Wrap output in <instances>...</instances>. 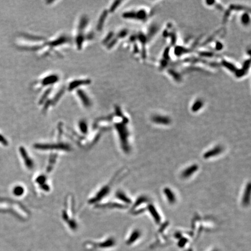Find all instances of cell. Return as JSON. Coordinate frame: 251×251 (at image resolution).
<instances>
[{
  "instance_id": "1",
  "label": "cell",
  "mask_w": 251,
  "mask_h": 251,
  "mask_svg": "<svg viewBox=\"0 0 251 251\" xmlns=\"http://www.w3.org/2000/svg\"><path fill=\"white\" fill-rule=\"evenodd\" d=\"M87 26L88 19L84 16L81 18L78 24L77 34L74 38V43L78 50H82L84 48L86 41H89L91 39L94 38V36L91 35L92 33H87L86 28Z\"/></svg>"
},
{
  "instance_id": "2",
  "label": "cell",
  "mask_w": 251,
  "mask_h": 251,
  "mask_svg": "<svg viewBox=\"0 0 251 251\" xmlns=\"http://www.w3.org/2000/svg\"><path fill=\"white\" fill-rule=\"evenodd\" d=\"M77 96L80 100V103L87 108H88L92 105V102L90 96L87 94V93L83 91L82 88H79L76 89Z\"/></svg>"
},
{
  "instance_id": "3",
  "label": "cell",
  "mask_w": 251,
  "mask_h": 251,
  "mask_svg": "<svg viewBox=\"0 0 251 251\" xmlns=\"http://www.w3.org/2000/svg\"><path fill=\"white\" fill-rule=\"evenodd\" d=\"M223 150V148L220 146H217L215 148H212L211 150H209L204 155V157L205 159H208L209 158H212L213 157H216L220 154Z\"/></svg>"
},
{
  "instance_id": "4",
  "label": "cell",
  "mask_w": 251,
  "mask_h": 251,
  "mask_svg": "<svg viewBox=\"0 0 251 251\" xmlns=\"http://www.w3.org/2000/svg\"><path fill=\"white\" fill-rule=\"evenodd\" d=\"M198 169V166L196 165H191L188 168L186 169L182 173V177L183 178H188L194 173H195Z\"/></svg>"
},
{
  "instance_id": "5",
  "label": "cell",
  "mask_w": 251,
  "mask_h": 251,
  "mask_svg": "<svg viewBox=\"0 0 251 251\" xmlns=\"http://www.w3.org/2000/svg\"><path fill=\"white\" fill-rule=\"evenodd\" d=\"M250 184L249 183L245 188V192L244 194V197L242 199V203L243 205L245 206L248 205L250 202Z\"/></svg>"
},
{
  "instance_id": "6",
  "label": "cell",
  "mask_w": 251,
  "mask_h": 251,
  "mask_svg": "<svg viewBox=\"0 0 251 251\" xmlns=\"http://www.w3.org/2000/svg\"><path fill=\"white\" fill-rule=\"evenodd\" d=\"M164 193L167 198L168 201L170 204H173L175 202V196L174 192L169 188H166L164 190Z\"/></svg>"
},
{
  "instance_id": "7",
  "label": "cell",
  "mask_w": 251,
  "mask_h": 251,
  "mask_svg": "<svg viewBox=\"0 0 251 251\" xmlns=\"http://www.w3.org/2000/svg\"><path fill=\"white\" fill-rule=\"evenodd\" d=\"M115 240L113 238H109L108 240L105 241V242L101 243L99 244V247L103 248H107L112 247L115 245Z\"/></svg>"
},
{
  "instance_id": "8",
  "label": "cell",
  "mask_w": 251,
  "mask_h": 251,
  "mask_svg": "<svg viewBox=\"0 0 251 251\" xmlns=\"http://www.w3.org/2000/svg\"><path fill=\"white\" fill-rule=\"evenodd\" d=\"M79 126L80 130V132L83 133H86L88 130L87 124L85 120H80L79 123Z\"/></svg>"
},
{
  "instance_id": "9",
  "label": "cell",
  "mask_w": 251,
  "mask_h": 251,
  "mask_svg": "<svg viewBox=\"0 0 251 251\" xmlns=\"http://www.w3.org/2000/svg\"><path fill=\"white\" fill-rule=\"evenodd\" d=\"M117 196L118 198H119L120 199H121L123 201L126 202V203H130V200L126 196L123 192H119L117 193Z\"/></svg>"
},
{
  "instance_id": "10",
  "label": "cell",
  "mask_w": 251,
  "mask_h": 251,
  "mask_svg": "<svg viewBox=\"0 0 251 251\" xmlns=\"http://www.w3.org/2000/svg\"><path fill=\"white\" fill-rule=\"evenodd\" d=\"M149 209H150V213H151V215H152L155 217V220H156L157 221H159L160 220H161V219H160L161 218H160L159 215H158L157 212L155 208L154 207L152 206H149Z\"/></svg>"
},
{
  "instance_id": "11",
  "label": "cell",
  "mask_w": 251,
  "mask_h": 251,
  "mask_svg": "<svg viewBox=\"0 0 251 251\" xmlns=\"http://www.w3.org/2000/svg\"><path fill=\"white\" fill-rule=\"evenodd\" d=\"M138 235V232L137 231H135L133 233L131 237L130 238V239L128 241V243L131 244L132 242H133L134 240H136L137 238V237Z\"/></svg>"
},
{
  "instance_id": "12",
  "label": "cell",
  "mask_w": 251,
  "mask_h": 251,
  "mask_svg": "<svg viewBox=\"0 0 251 251\" xmlns=\"http://www.w3.org/2000/svg\"><path fill=\"white\" fill-rule=\"evenodd\" d=\"M14 192H15V194L16 195H21L23 192V188L21 187H17V188H16L15 189Z\"/></svg>"
}]
</instances>
